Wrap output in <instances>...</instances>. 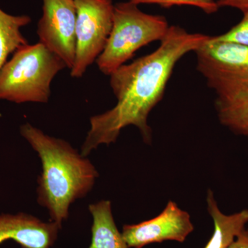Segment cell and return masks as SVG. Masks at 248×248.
<instances>
[{"label":"cell","mask_w":248,"mask_h":248,"mask_svg":"<svg viewBox=\"0 0 248 248\" xmlns=\"http://www.w3.org/2000/svg\"><path fill=\"white\" fill-rule=\"evenodd\" d=\"M210 37L170 26L155 51L112 73L110 85L117 104L91 117V129L81 146V155L86 156L100 145L115 143L121 130L128 125L137 127L145 143H151L148 116L164 97L174 67L183 57L195 52Z\"/></svg>","instance_id":"6da1fadb"},{"label":"cell","mask_w":248,"mask_h":248,"mask_svg":"<svg viewBox=\"0 0 248 248\" xmlns=\"http://www.w3.org/2000/svg\"><path fill=\"white\" fill-rule=\"evenodd\" d=\"M20 133L42 161L37 202L48 210L51 221L62 226L71 204L87 195L99 174L90 160L65 140L48 136L29 123L21 126Z\"/></svg>","instance_id":"7a4b0ae2"},{"label":"cell","mask_w":248,"mask_h":248,"mask_svg":"<svg viewBox=\"0 0 248 248\" xmlns=\"http://www.w3.org/2000/svg\"><path fill=\"white\" fill-rule=\"evenodd\" d=\"M65 68L63 60L40 42L23 46L0 69V99L45 104L52 81Z\"/></svg>","instance_id":"3957f363"},{"label":"cell","mask_w":248,"mask_h":248,"mask_svg":"<svg viewBox=\"0 0 248 248\" xmlns=\"http://www.w3.org/2000/svg\"><path fill=\"white\" fill-rule=\"evenodd\" d=\"M166 18L147 14L138 5L127 1L114 5L112 30L96 63L99 71L110 76L142 47L164 39L169 29Z\"/></svg>","instance_id":"277c9868"},{"label":"cell","mask_w":248,"mask_h":248,"mask_svg":"<svg viewBox=\"0 0 248 248\" xmlns=\"http://www.w3.org/2000/svg\"><path fill=\"white\" fill-rule=\"evenodd\" d=\"M197 71L217 94L248 89V46L210 37L195 52Z\"/></svg>","instance_id":"5b68a950"},{"label":"cell","mask_w":248,"mask_h":248,"mask_svg":"<svg viewBox=\"0 0 248 248\" xmlns=\"http://www.w3.org/2000/svg\"><path fill=\"white\" fill-rule=\"evenodd\" d=\"M76 19V59L72 78H80L96 62L107 45L112 30V0H75Z\"/></svg>","instance_id":"8992f818"},{"label":"cell","mask_w":248,"mask_h":248,"mask_svg":"<svg viewBox=\"0 0 248 248\" xmlns=\"http://www.w3.org/2000/svg\"><path fill=\"white\" fill-rule=\"evenodd\" d=\"M42 16L37 34L45 45L72 69L76 52L77 12L75 0H42Z\"/></svg>","instance_id":"52a82bcc"},{"label":"cell","mask_w":248,"mask_h":248,"mask_svg":"<svg viewBox=\"0 0 248 248\" xmlns=\"http://www.w3.org/2000/svg\"><path fill=\"white\" fill-rule=\"evenodd\" d=\"M193 231L190 215L169 201L157 217L138 224L125 225L122 235L129 248H142L165 241L184 242Z\"/></svg>","instance_id":"ba28073f"},{"label":"cell","mask_w":248,"mask_h":248,"mask_svg":"<svg viewBox=\"0 0 248 248\" xmlns=\"http://www.w3.org/2000/svg\"><path fill=\"white\" fill-rule=\"evenodd\" d=\"M61 228L27 214L0 215V244L13 240L22 248H51Z\"/></svg>","instance_id":"9c48e42d"},{"label":"cell","mask_w":248,"mask_h":248,"mask_svg":"<svg viewBox=\"0 0 248 248\" xmlns=\"http://www.w3.org/2000/svg\"><path fill=\"white\" fill-rule=\"evenodd\" d=\"M208 213L214 223L211 239L204 248H228L243 231L248 223V210H241L232 215H225L217 205L212 190L207 195Z\"/></svg>","instance_id":"30bf717a"},{"label":"cell","mask_w":248,"mask_h":248,"mask_svg":"<svg viewBox=\"0 0 248 248\" xmlns=\"http://www.w3.org/2000/svg\"><path fill=\"white\" fill-rule=\"evenodd\" d=\"M89 208L93 226L92 240L88 248H129L114 221L110 201L91 204Z\"/></svg>","instance_id":"8fae6325"},{"label":"cell","mask_w":248,"mask_h":248,"mask_svg":"<svg viewBox=\"0 0 248 248\" xmlns=\"http://www.w3.org/2000/svg\"><path fill=\"white\" fill-rule=\"evenodd\" d=\"M215 108L222 125L248 138V89L217 94Z\"/></svg>","instance_id":"7c38bea8"},{"label":"cell","mask_w":248,"mask_h":248,"mask_svg":"<svg viewBox=\"0 0 248 248\" xmlns=\"http://www.w3.org/2000/svg\"><path fill=\"white\" fill-rule=\"evenodd\" d=\"M31 22L29 16H11L0 9V69L10 54L29 44L20 29Z\"/></svg>","instance_id":"4fadbf2b"},{"label":"cell","mask_w":248,"mask_h":248,"mask_svg":"<svg viewBox=\"0 0 248 248\" xmlns=\"http://www.w3.org/2000/svg\"><path fill=\"white\" fill-rule=\"evenodd\" d=\"M137 5L158 4L164 8L174 6H191L202 9L207 14H213L219 9L218 0H128Z\"/></svg>","instance_id":"5bb4252c"},{"label":"cell","mask_w":248,"mask_h":248,"mask_svg":"<svg viewBox=\"0 0 248 248\" xmlns=\"http://www.w3.org/2000/svg\"><path fill=\"white\" fill-rule=\"evenodd\" d=\"M243 14L242 19L236 25L225 33L215 36V40L248 46V11L243 13Z\"/></svg>","instance_id":"9a60e30c"},{"label":"cell","mask_w":248,"mask_h":248,"mask_svg":"<svg viewBox=\"0 0 248 248\" xmlns=\"http://www.w3.org/2000/svg\"><path fill=\"white\" fill-rule=\"evenodd\" d=\"M219 8L231 7L244 13L248 11V0H218Z\"/></svg>","instance_id":"2e32d148"},{"label":"cell","mask_w":248,"mask_h":248,"mask_svg":"<svg viewBox=\"0 0 248 248\" xmlns=\"http://www.w3.org/2000/svg\"><path fill=\"white\" fill-rule=\"evenodd\" d=\"M228 248H248V233L246 230L235 239Z\"/></svg>","instance_id":"e0dca14e"},{"label":"cell","mask_w":248,"mask_h":248,"mask_svg":"<svg viewBox=\"0 0 248 248\" xmlns=\"http://www.w3.org/2000/svg\"><path fill=\"white\" fill-rule=\"evenodd\" d=\"M246 231H247V232H248V230H246Z\"/></svg>","instance_id":"ac0fdd59"}]
</instances>
